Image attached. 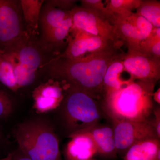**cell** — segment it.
I'll return each mask as SVG.
<instances>
[{
	"mask_svg": "<svg viewBox=\"0 0 160 160\" xmlns=\"http://www.w3.org/2000/svg\"><path fill=\"white\" fill-rule=\"evenodd\" d=\"M121 46L77 59L59 55L46 62L44 69L52 79L65 84L67 88L81 89L97 99L104 98V76L112 62L125 53Z\"/></svg>",
	"mask_w": 160,
	"mask_h": 160,
	"instance_id": "6da1fadb",
	"label": "cell"
},
{
	"mask_svg": "<svg viewBox=\"0 0 160 160\" xmlns=\"http://www.w3.org/2000/svg\"><path fill=\"white\" fill-rule=\"evenodd\" d=\"M156 83L133 81L104 98L106 112L113 120L149 121L153 112L152 94Z\"/></svg>",
	"mask_w": 160,
	"mask_h": 160,
	"instance_id": "7a4b0ae2",
	"label": "cell"
},
{
	"mask_svg": "<svg viewBox=\"0 0 160 160\" xmlns=\"http://www.w3.org/2000/svg\"><path fill=\"white\" fill-rule=\"evenodd\" d=\"M13 135L19 149L31 160H61L59 142L53 127L41 120L18 124Z\"/></svg>",
	"mask_w": 160,
	"mask_h": 160,
	"instance_id": "3957f363",
	"label": "cell"
},
{
	"mask_svg": "<svg viewBox=\"0 0 160 160\" xmlns=\"http://www.w3.org/2000/svg\"><path fill=\"white\" fill-rule=\"evenodd\" d=\"M62 105L70 134L92 128L98 124L102 118L97 99L81 89L67 88Z\"/></svg>",
	"mask_w": 160,
	"mask_h": 160,
	"instance_id": "277c9868",
	"label": "cell"
},
{
	"mask_svg": "<svg viewBox=\"0 0 160 160\" xmlns=\"http://www.w3.org/2000/svg\"><path fill=\"white\" fill-rule=\"evenodd\" d=\"M21 12L19 1L0 0V49L4 52L22 40L29 38Z\"/></svg>",
	"mask_w": 160,
	"mask_h": 160,
	"instance_id": "5b68a950",
	"label": "cell"
},
{
	"mask_svg": "<svg viewBox=\"0 0 160 160\" xmlns=\"http://www.w3.org/2000/svg\"><path fill=\"white\" fill-rule=\"evenodd\" d=\"M112 121L116 148L118 153L125 154L131 146L140 141L152 138H158L151 121Z\"/></svg>",
	"mask_w": 160,
	"mask_h": 160,
	"instance_id": "8992f818",
	"label": "cell"
},
{
	"mask_svg": "<svg viewBox=\"0 0 160 160\" xmlns=\"http://www.w3.org/2000/svg\"><path fill=\"white\" fill-rule=\"evenodd\" d=\"M69 12L74 28L91 35L115 42L121 41L113 26L91 10L81 6H75Z\"/></svg>",
	"mask_w": 160,
	"mask_h": 160,
	"instance_id": "52a82bcc",
	"label": "cell"
},
{
	"mask_svg": "<svg viewBox=\"0 0 160 160\" xmlns=\"http://www.w3.org/2000/svg\"><path fill=\"white\" fill-rule=\"evenodd\" d=\"M125 70L131 78L156 83L160 77V59L138 50L128 49L123 59Z\"/></svg>",
	"mask_w": 160,
	"mask_h": 160,
	"instance_id": "ba28073f",
	"label": "cell"
},
{
	"mask_svg": "<svg viewBox=\"0 0 160 160\" xmlns=\"http://www.w3.org/2000/svg\"><path fill=\"white\" fill-rule=\"evenodd\" d=\"M123 44L121 41L115 42L85 33L69 39L65 52L59 56L69 59H77L88 55L102 52Z\"/></svg>",
	"mask_w": 160,
	"mask_h": 160,
	"instance_id": "9c48e42d",
	"label": "cell"
},
{
	"mask_svg": "<svg viewBox=\"0 0 160 160\" xmlns=\"http://www.w3.org/2000/svg\"><path fill=\"white\" fill-rule=\"evenodd\" d=\"M59 82H49L40 85L33 92V109L37 112L44 113L61 106L64 95Z\"/></svg>",
	"mask_w": 160,
	"mask_h": 160,
	"instance_id": "30bf717a",
	"label": "cell"
},
{
	"mask_svg": "<svg viewBox=\"0 0 160 160\" xmlns=\"http://www.w3.org/2000/svg\"><path fill=\"white\" fill-rule=\"evenodd\" d=\"M70 140L65 148L66 160H91L97 150L94 142L85 131L69 134Z\"/></svg>",
	"mask_w": 160,
	"mask_h": 160,
	"instance_id": "8fae6325",
	"label": "cell"
},
{
	"mask_svg": "<svg viewBox=\"0 0 160 160\" xmlns=\"http://www.w3.org/2000/svg\"><path fill=\"white\" fill-rule=\"evenodd\" d=\"M25 38L7 52L18 61L23 68L31 72H36L42 63V56L38 49L28 43Z\"/></svg>",
	"mask_w": 160,
	"mask_h": 160,
	"instance_id": "7c38bea8",
	"label": "cell"
},
{
	"mask_svg": "<svg viewBox=\"0 0 160 160\" xmlns=\"http://www.w3.org/2000/svg\"><path fill=\"white\" fill-rule=\"evenodd\" d=\"M90 136L94 142L97 154L105 157L113 158L116 156L113 129L109 126H99L84 130Z\"/></svg>",
	"mask_w": 160,
	"mask_h": 160,
	"instance_id": "4fadbf2b",
	"label": "cell"
},
{
	"mask_svg": "<svg viewBox=\"0 0 160 160\" xmlns=\"http://www.w3.org/2000/svg\"><path fill=\"white\" fill-rule=\"evenodd\" d=\"M124 160H160V142L157 138L140 141L131 146Z\"/></svg>",
	"mask_w": 160,
	"mask_h": 160,
	"instance_id": "5bb4252c",
	"label": "cell"
},
{
	"mask_svg": "<svg viewBox=\"0 0 160 160\" xmlns=\"http://www.w3.org/2000/svg\"><path fill=\"white\" fill-rule=\"evenodd\" d=\"M125 54L113 61L107 68L103 81L104 98L133 82L123 80L121 77L122 72L125 70L123 63Z\"/></svg>",
	"mask_w": 160,
	"mask_h": 160,
	"instance_id": "9a60e30c",
	"label": "cell"
},
{
	"mask_svg": "<svg viewBox=\"0 0 160 160\" xmlns=\"http://www.w3.org/2000/svg\"><path fill=\"white\" fill-rule=\"evenodd\" d=\"M110 23L114 27L119 39L126 43L128 49L140 51L141 43L138 32L132 23L118 15H113Z\"/></svg>",
	"mask_w": 160,
	"mask_h": 160,
	"instance_id": "2e32d148",
	"label": "cell"
},
{
	"mask_svg": "<svg viewBox=\"0 0 160 160\" xmlns=\"http://www.w3.org/2000/svg\"><path fill=\"white\" fill-rule=\"evenodd\" d=\"M20 6L28 38L37 33L43 0H21Z\"/></svg>",
	"mask_w": 160,
	"mask_h": 160,
	"instance_id": "e0dca14e",
	"label": "cell"
},
{
	"mask_svg": "<svg viewBox=\"0 0 160 160\" xmlns=\"http://www.w3.org/2000/svg\"><path fill=\"white\" fill-rule=\"evenodd\" d=\"M48 3V2H47ZM69 11L56 8L48 3L42 7L39 20V26L42 34V38L63 21L70 17Z\"/></svg>",
	"mask_w": 160,
	"mask_h": 160,
	"instance_id": "ac0fdd59",
	"label": "cell"
},
{
	"mask_svg": "<svg viewBox=\"0 0 160 160\" xmlns=\"http://www.w3.org/2000/svg\"><path fill=\"white\" fill-rule=\"evenodd\" d=\"M118 15L127 20L135 26L138 32L141 50L142 46L151 36L155 27L146 19L137 13L129 12Z\"/></svg>",
	"mask_w": 160,
	"mask_h": 160,
	"instance_id": "d6986e66",
	"label": "cell"
},
{
	"mask_svg": "<svg viewBox=\"0 0 160 160\" xmlns=\"http://www.w3.org/2000/svg\"><path fill=\"white\" fill-rule=\"evenodd\" d=\"M137 14L151 23L155 28H160V2L156 0H141L136 9Z\"/></svg>",
	"mask_w": 160,
	"mask_h": 160,
	"instance_id": "ffe728a7",
	"label": "cell"
},
{
	"mask_svg": "<svg viewBox=\"0 0 160 160\" xmlns=\"http://www.w3.org/2000/svg\"><path fill=\"white\" fill-rule=\"evenodd\" d=\"M72 26V20L70 17L63 21L59 26L52 30L43 38L45 47L57 46L61 45L69 34Z\"/></svg>",
	"mask_w": 160,
	"mask_h": 160,
	"instance_id": "44dd1931",
	"label": "cell"
},
{
	"mask_svg": "<svg viewBox=\"0 0 160 160\" xmlns=\"http://www.w3.org/2000/svg\"><path fill=\"white\" fill-rule=\"evenodd\" d=\"M0 84L12 91L20 89L16 81L13 66L4 53L0 55Z\"/></svg>",
	"mask_w": 160,
	"mask_h": 160,
	"instance_id": "7402d4cb",
	"label": "cell"
},
{
	"mask_svg": "<svg viewBox=\"0 0 160 160\" xmlns=\"http://www.w3.org/2000/svg\"><path fill=\"white\" fill-rule=\"evenodd\" d=\"M4 55L12 63L14 69L15 77L19 88L29 86L34 82L36 72L26 70L11 54L4 52Z\"/></svg>",
	"mask_w": 160,
	"mask_h": 160,
	"instance_id": "603a6c76",
	"label": "cell"
},
{
	"mask_svg": "<svg viewBox=\"0 0 160 160\" xmlns=\"http://www.w3.org/2000/svg\"><path fill=\"white\" fill-rule=\"evenodd\" d=\"M141 0H110L106 6L112 15H120L132 12L139 6Z\"/></svg>",
	"mask_w": 160,
	"mask_h": 160,
	"instance_id": "cb8c5ba5",
	"label": "cell"
},
{
	"mask_svg": "<svg viewBox=\"0 0 160 160\" xmlns=\"http://www.w3.org/2000/svg\"><path fill=\"white\" fill-rule=\"evenodd\" d=\"M82 7L89 9L104 18L110 23L113 15L109 12L101 0H82L81 1Z\"/></svg>",
	"mask_w": 160,
	"mask_h": 160,
	"instance_id": "d4e9b609",
	"label": "cell"
},
{
	"mask_svg": "<svg viewBox=\"0 0 160 160\" xmlns=\"http://www.w3.org/2000/svg\"><path fill=\"white\" fill-rule=\"evenodd\" d=\"M13 105L11 98L0 86V119L8 117L11 114Z\"/></svg>",
	"mask_w": 160,
	"mask_h": 160,
	"instance_id": "484cf974",
	"label": "cell"
},
{
	"mask_svg": "<svg viewBox=\"0 0 160 160\" xmlns=\"http://www.w3.org/2000/svg\"><path fill=\"white\" fill-rule=\"evenodd\" d=\"M49 4H50L56 8L63 9V10L70 11L74 7L75 4L76 2V1L72 0H53L49 1L47 2Z\"/></svg>",
	"mask_w": 160,
	"mask_h": 160,
	"instance_id": "4316f807",
	"label": "cell"
},
{
	"mask_svg": "<svg viewBox=\"0 0 160 160\" xmlns=\"http://www.w3.org/2000/svg\"><path fill=\"white\" fill-rule=\"evenodd\" d=\"M153 112L154 114V119L151 122L155 132L157 138L158 139H160V109L159 107H157L155 109H153Z\"/></svg>",
	"mask_w": 160,
	"mask_h": 160,
	"instance_id": "83f0119b",
	"label": "cell"
},
{
	"mask_svg": "<svg viewBox=\"0 0 160 160\" xmlns=\"http://www.w3.org/2000/svg\"><path fill=\"white\" fill-rule=\"evenodd\" d=\"M11 160H31L25 155L19 149L12 153Z\"/></svg>",
	"mask_w": 160,
	"mask_h": 160,
	"instance_id": "f1b7e54d",
	"label": "cell"
},
{
	"mask_svg": "<svg viewBox=\"0 0 160 160\" xmlns=\"http://www.w3.org/2000/svg\"><path fill=\"white\" fill-rule=\"evenodd\" d=\"M152 99L154 100L155 102H156L158 104H160V88L157 90L156 91L153 92L152 94Z\"/></svg>",
	"mask_w": 160,
	"mask_h": 160,
	"instance_id": "f546056e",
	"label": "cell"
},
{
	"mask_svg": "<svg viewBox=\"0 0 160 160\" xmlns=\"http://www.w3.org/2000/svg\"><path fill=\"white\" fill-rule=\"evenodd\" d=\"M12 158V153H10L6 157L3 158L0 160H11Z\"/></svg>",
	"mask_w": 160,
	"mask_h": 160,
	"instance_id": "4dcf8cb0",
	"label": "cell"
},
{
	"mask_svg": "<svg viewBox=\"0 0 160 160\" xmlns=\"http://www.w3.org/2000/svg\"><path fill=\"white\" fill-rule=\"evenodd\" d=\"M4 51H3V50H1V49H0V55H2L3 54V53H4Z\"/></svg>",
	"mask_w": 160,
	"mask_h": 160,
	"instance_id": "1f68e13d",
	"label": "cell"
},
{
	"mask_svg": "<svg viewBox=\"0 0 160 160\" xmlns=\"http://www.w3.org/2000/svg\"><path fill=\"white\" fill-rule=\"evenodd\" d=\"M0 138H1V130H0Z\"/></svg>",
	"mask_w": 160,
	"mask_h": 160,
	"instance_id": "d6a6232c",
	"label": "cell"
},
{
	"mask_svg": "<svg viewBox=\"0 0 160 160\" xmlns=\"http://www.w3.org/2000/svg\"><path fill=\"white\" fill-rule=\"evenodd\" d=\"M91 160H93V159H92Z\"/></svg>",
	"mask_w": 160,
	"mask_h": 160,
	"instance_id": "836d02e7",
	"label": "cell"
}]
</instances>
